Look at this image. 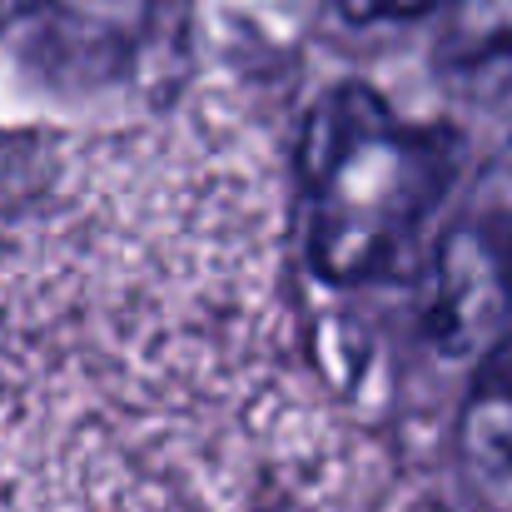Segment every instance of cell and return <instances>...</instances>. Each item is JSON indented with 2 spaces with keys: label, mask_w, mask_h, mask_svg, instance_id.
<instances>
[{
  "label": "cell",
  "mask_w": 512,
  "mask_h": 512,
  "mask_svg": "<svg viewBox=\"0 0 512 512\" xmlns=\"http://www.w3.org/2000/svg\"><path fill=\"white\" fill-rule=\"evenodd\" d=\"M458 174L443 125L403 120L373 85H329L304 125V244L329 284H368L403 259Z\"/></svg>",
  "instance_id": "1"
},
{
  "label": "cell",
  "mask_w": 512,
  "mask_h": 512,
  "mask_svg": "<svg viewBox=\"0 0 512 512\" xmlns=\"http://www.w3.org/2000/svg\"><path fill=\"white\" fill-rule=\"evenodd\" d=\"M512 319V140L468 179L433 244L428 334L448 358H478Z\"/></svg>",
  "instance_id": "2"
},
{
  "label": "cell",
  "mask_w": 512,
  "mask_h": 512,
  "mask_svg": "<svg viewBox=\"0 0 512 512\" xmlns=\"http://www.w3.org/2000/svg\"><path fill=\"white\" fill-rule=\"evenodd\" d=\"M433 65L463 100L493 105L512 95V0H443Z\"/></svg>",
  "instance_id": "3"
},
{
  "label": "cell",
  "mask_w": 512,
  "mask_h": 512,
  "mask_svg": "<svg viewBox=\"0 0 512 512\" xmlns=\"http://www.w3.org/2000/svg\"><path fill=\"white\" fill-rule=\"evenodd\" d=\"M463 458L478 483L512 488V329L478 353L463 403Z\"/></svg>",
  "instance_id": "4"
},
{
  "label": "cell",
  "mask_w": 512,
  "mask_h": 512,
  "mask_svg": "<svg viewBox=\"0 0 512 512\" xmlns=\"http://www.w3.org/2000/svg\"><path fill=\"white\" fill-rule=\"evenodd\" d=\"M428 5H443V0H339V10L358 25H373V20H408V15H423Z\"/></svg>",
  "instance_id": "5"
},
{
  "label": "cell",
  "mask_w": 512,
  "mask_h": 512,
  "mask_svg": "<svg viewBox=\"0 0 512 512\" xmlns=\"http://www.w3.org/2000/svg\"><path fill=\"white\" fill-rule=\"evenodd\" d=\"M50 0H0V20H20V15H35L45 10Z\"/></svg>",
  "instance_id": "6"
}]
</instances>
